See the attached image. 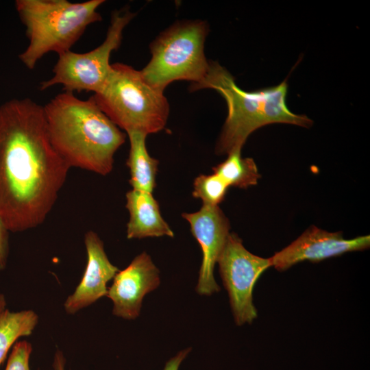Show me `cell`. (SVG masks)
Segmentation results:
<instances>
[{"mask_svg": "<svg viewBox=\"0 0 370 370\" xmlns=\"http://www.w3.org/2000/svg\"><path fill=\"white\" fill-rule=\"evenodd\" d=\"M69 169L50 141L42 106L29 98L0 106V217L9 232L44 222Z\"/></svg>", "mask_w": 370, "mask_h": 370, "instance_id": "1", "label": "cell"}, {"mask_svg": "<svg viewBox=\"0 0 370 370\" xmlns=\"http://www.w3.org/2000/svg\"><path fill=\"white\" fill-rule=\"evenodd\" d=\"M50 141L71 167L106 175L126 134L99 108L90 97L81 99L61 92L43 106Z\"/></svg>", "mask_w": 370, "mask_h": 370, "instance_id": "2", "label": "cell"}, {"mask_svg": "<svg viewBox=\"0 0 370 370\" xmlns=\"http://www.w3.org/2000/svg\"><path fill=\"white\" fill-rule=\"evenodd\" d=\"M204 88L217 90L227 106V116L216 145L218 154L241 150L253 132L268 124L288 123L305 127L312 125L306 115L294 114L288 109L286 80L275 86L245 91L236 85L227 70L210 61L206 77L190 86V91Z\"/></svg>", "mask_w": 370, "mask_h": 370, "instance_id": "3", "label": "cell"}, {"mask_svg": "<svg viewBox=\"0 0 370 370\" xmlns=\"http://www.w3.org/2000/svg\"><path fill=\"white\" fill-rule=\"evenodd\" d=\"M104 1L16 0V10L29 40L19 60L32 70L47 53L71 50L90 24L102 20L97 9Z\"/></svg>", "mask_w": 370, "mask_h": 370, "instance_id": "4", "label": "cell"}, {"mask_svg": "<svg viewBox=\"0 0 370 370\" xmlns=\"http://www.w3.org/2000/svg\"><path fill=\"white\" fill-rule=\"evenodd\" d=\"M91 97L120 129L146 135L163 130L169 114L164 91L150 85L141 71L124 63L112 64L102 88Z\"/></svg>", "mask_w": 370, "mask_h": 370, "instance_id": "5", "label": "cell"}, {"mask_svg": "<svg viewBox=\"0 0 370 370\" xmlns=\"http://www.w3.org/2000/svg\"><path fill=\"white\" fill-rule=\"evenodd\" d=\"M208 31L204 21L183 20L161 32L150 45L149 62L140 70L145 79L163 91L175 81L200 82L209 69L204 53Z\"/></svg>", "mask_w": 370, "mask_h": 370, "instance_id": "6", "label": "cell"}, {"mask_svg": "<svg viewBox=\"0 0 370 370\" xmlns=\"http://www.w3.org/2000/svg\"><path fill=\"white\" fill-rule=\"evenodd\" d=\"M134 16L135 13L128 8L114 11L103 42L88 52L70 50L58 55L53 75L40 83V90L62 85L65 92H98L110 72L111 53L120 47L123 31Z\"/></svg>", "mask_w": 370, "mask_h": 370, "instance_id": "7", "label": "cell"}, {"mask_svg": "<svg viewBox=\"0 0 370 370\" xmlns=\"http://www.w3.org/2000/svg\"><path fill=\"white\" fill-rule=\"evenodd\" d=\"M217 263L236 324L251 323L258 316L253 303L254 287L260 275L271 267L269 258L251 254L237 234L230 233Z\"/></svg>", "mask_w": 370, "mask_h": 370, "instance_id": "8", "label": "cell"}, {"mask_svg": "<svg viewBox=\"0 0 370 370\" xmlns=\"http://www.w3.org/2000/svg\"><path fill=\"white\" fill-rule=\"evenodd\" d=\"M182 216L188 222L202 251L196 291L201 295H210L220 291L214 269L230 234V222L219 206L203 205L197 212H184Z\"/></svg>", "mask_w": 370, "mask_h": 370, "instance_id": "9", "label": "cell"}, {"mask_svg": "<svg viewBox=\"0 0 370 370\" xmlns=\"http://www.w3.org/2000/svg\"><path fill=\"white\" fill-rule=\"evenodd\" d=\"M369 245V235L345 239L341 232H329L312 225L269 259L271 267L283 271L300 262H318L345 253L364 250Z\"/></svg>", "mask_w": 370, "mask_h": 370, "instance_id": "10", "label": "cell"}, {"mask_svg": "<svg viewBox=\"0 0 370 370\" xmlns=\"http://www.w3.org/2000/svg\"><path fill=\"white\" fill-rule=\"evenodd\" d=\"M113 279L106 296L113 303V314L125 319L138 317L144 297L160 283L159 270L145 251L119 270Z\"/></svg>", "mask_w": 370, "mask_h": 370, "instance_id": "11", "label": "cell"}, {"mask_svg": "<svg viewBox=\"0 0 370 370\" xmlns=\"http://www.w3.org/2000/svg\"><path fill=\"white\" fill-rule=\"evenodd\" d=\"M87 264L82 278L74 293L66 299L64 306L68 314L77 311L106 296L107 284L119 269L109 260L103 241L93 231L84 236Z\"/></svg>", "mask_w": 370, "mask_h": 370, "instance_id": "12", "label": "cell"}, {"mask_svg": "<svg viewBox=\"0 0 370 370\" xmlns=\"http://www.w3.org/2000/svg\"><path fill=\"white\" fill-rule=\"evenodd\" d=\"M126 201L125 207L130 214L127 224L128 239L174 236L152 193L132 189L126 193Z\"/></svg>", "mask_w": 370, "mask_h": 370, "instance_id": "13", "label": "cell"}, {"mask_svg": "<svg viewBox=\"0 0 370 370\" xmlns=\"http://www.w3.org/2000/svg\"><path fill=\"white\" fill-rule=\"evenodd\" d=\"M130 140V151L126 164L130 169V184L132 189L152 193L159 162L152 158L146 148L147 135L138 132L126 133Z\"/></svg>", "mask_w": 370, "mask_h": 370, "instance_id": "14", "label": "cell"}, {"mask_svg": "<svg viewBox=\"0 0 370 370\" xmlns=\"http://www.w3.org/2000/svg\"><path fill=\"white\" fill-rule=\"evenodd\" d=\"M38 322V314L32 310L0 313V365L16 340L32 334Z\"/></svg>", "mask_w": 370, "mask_h": 370, "instance_id": "15", "label": "cell"}, {"mask_svg": "<svg viewBox=\"0 0 370 370\" xmlns=\"http://www.w3.org/2000/svg\"><path fill=\"white\" fill-rule=\"evenodd\" d=\"M241 150L236 149L228 153L227 158L212 169L229 186L247 188L256 185L260 175L251 158H242Z\"/></svg>", "mask_w": 370, "mask_h": 370, "instance_id": "16", "label": "cell"}, {"mask_svg": "<svg viewBox=\"0 0 370 370\" xmlns=\"http://www.w3.org/2000/svg\"><path fill=\"white\" fill-rule=\"evenodd\" d=\"M229 186L217 174L200 175L193 183V196L201 199L203 205L216 206L222 202Z\"/></svg>", "mask_w": 370, "mask_h": 370, "instance_id": "17", "label": "cell"}, {"mask_svg": "<svg viewBox=\"0 0 370 370\" xmlns=\"http://www.w3.org/2000/svg\"><path fill=\"white\" fill-rule=\"evenodd\" d=\"M32 345L26 341L16 342L9 356L5 370H31L29 357Z\"/></svg>", "mask_w": 370, "mask_h": 370, "instance_id": "18", "label": "cell"}, {"mask_svg": "<svg viewBox=\"0 0 370 370\" xmlns=\"http://www.w3.org/2000/svg\"><path fill=\"white\" fill-rule=\"evenodd\" d=\"M9 231L0 217V270L5 269L9 253Z\"/></svg>", "mask_w": 370, "mask_h": 370, "instance_id": "19", "label": "cell"}, {"mask_svg": "<svg viewBox=\"0 0 370 370\" xmlns=\"http://www.w3.org/2000/svg\"><path fill=\"white\" fill-rule=\"evenodd\" d=\"M190 352V347L180 351L166 362L162 370H180L181 364Z\"/></svg>", "mask_w": 370, "mask_h": 370, "instance_id": "20", "label": "cell"}, {"mask_svg": "<svg viewBox=\"0 0 370 370\" xmlns=\"http://www.w3.org/2000/svg\"><path fill=\"white\" fill-rule=\"evenodd\" d=\"M64 357L60 352H57L54 360V369L55 370H64Z\"/></svg>", "mask_w": 370, "mask_h": 370, "instance_id": "21", "label": "cell"}, {"mask_svg": "<svg viewBox=\"0 0 370 370\" xmlns=\"http://www.w3.org/2000/svg\"><path fill=\"white\" fill-rule=\"evenodd\" d=\"M5 297L3 294H0V313L5 310Z\"/></svg>", "mask_w": 370, "mask_h": 370, "instance_id": "22", "label": "cell"}]
</instances>
